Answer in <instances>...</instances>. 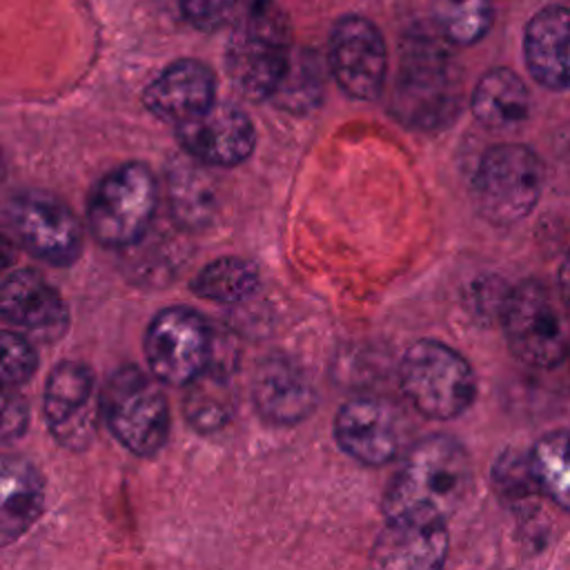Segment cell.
I'll return each mask as SVG.
<instances>
[{"label":"cell","instance_id":"cell-1","mask_svg":"<svg viewBox=\"0 0 570 570\" xmlns=\"http://www.w3.org/2000/svg\"><path fill=\"white\" fill-rule=\"evenodd\" d=\"M472 488L468 450L448 434L421 439L396 470L383 501L385 517L436 514L448 519Z\"/></svg>","mask_w":570,"mask_h":570},{"label":"cell","instance_id":"cell-2","mask_svg":"<svg viewBox=\"0 0 570 570\" xmlns=\"http://www.w3.org/2000/svg\"><path fill=\"white\" fill-rule=\"evenodd\" d=\"M289 20L272 0L254 4L236 20L225 65L238 91L252 100L272 98L292 67Z\"/></svg>","mask_w":570,"mask_h":570},{"label":"cell","instance_id":"cell-3","mask_svg":"<svg viewBox=\"0 0 570 570\" xmlns=\"http://www.w3.org/2000/svg\"><path fill=\"white\" fill-rule=\"evenodd\" d=\"M399 383L414 410L434 421H450L463 414L476 394L470 363L434 338L410 345L399 365Z\"/></svg>","mask_w":570,"mask_h":570},{"label":"cell","instance_id":"cell-4","mask_svg":"<svg viewBox=\"0 0 570 570\" xmlns=\"http://www.w3.org/2000/svg\"><path fill=\"white\" fill-rule=\"evenodd\" d=\"M570 309L539 281L519 283L503 303V330L512 354L530 367H554L570 345Z\"/></svg>","mask_w":570,"mask_h":570},{"label":"cell","instance_id":"cell-5","mask_svg":"<svg viewBox=\"0 0 570 570\" xmlns=\"http://www.w3.org/2000/svg\"><path fill=\"white\" fill-rule=\"evenodd\" d=\"M158 205V183L142 163L111 169L94 187L87 220L94 238L105 247H129L149 229Z\"/></svg>","mask_w":570,"mask_h":570},{"label":"cell","instance_id":"cell-6","mask_svg":"<svg viewBox=\"0 0 570 570\" xmlns=\"http://www.w3.org/2000/svg\"><path fill=\"white\" fill-rule=\"evenodd\" d=\"M111 434L138 456L156 454L169 434V403L156 376L136 365L118 367L100 394Z\"/></svg>","mask_w":570,"mask_h":570},{"label":"cell","instance_id":"cell-7","mask_svg":"<svg viewBox=\"0 0 570 570\" xmlns=\"http://www.w3.org/2000/svg\"><path fill=\"white\" fill-rule=\"evenodd\" d=\"M459 109V78L452 58L434 42H419L403 53L392 111L407 127L436 129Z\"/></svg>","mask_w":570,"mask_h":570},{"label":"cell","instance_id":"cell-8","mask_svg":"<svg viewBox=\"0 0 570 570\" xmlns=\"http://www.w3.org/2000/svg\"><path fill=\"white\" fill-rule=\"evenodd\" d=\"M543 187V165L525 145L490 147L474 171L472 198L483 218L512 225L537 205Z\"/></svg>","mask_w":570,"mask_h":570},{"label":"cell","instance_id":"cell-9","mask_svg":"<svg viewBox=\"0 0 570 570\" xmlns=\"http://www.w3.org/2000/svg\"><path fill=\"white\" fill-rule=\"evenodd\" d=\"M209 356L212 334L196 309L165 307L145 332V358L160 383L187 387L207 370Z\"/></svg>","mask_w":570,"mask_h":570},{"label":"cell","instance_id":"cell-10","mask_svg":"<svg viewBox=\"0 0 570 570\" xmlns=\"http://www.w3.org/2000/svg\"><path fill=\"white\" fill-rule=\"evenodd\" d=\"M18 243L38 261L69 267L82 252V227L56 194L27 189L13 194L7 207Z\"/></svg>","mask_w":570,"mask_h":570},{"label":"cell","instance_id":"cell-11","mask_svg":"<svg viewBox=\"0 0 570 570\" xmlns=\"http://www.w3.org/2000/svg\"><path fill=\"white\" fill-rule=\"evenodd\" d=\"M42 412L51 436L71 450L87 448L98 432L102 401L89 365L80 361L58 363L45 383Z\"/></svg>","mask_w":570,"mask_h":570},{"label":"cell","instance_id":"cell-12","mask_svg":"<svg viewBox=\"0 0 570 570\" xmlns=\"http://www.w3.org/2000/svg\"><path fill=\"white\" fill-rule=\"evenodd\" d=\"M330 69L350 98H376L387 73V49L379 27L363 16L341 18L330 36Z\"/></svg>","mask_w":570,"mask_h":570},{"label":"cell","instance_id":"cell-13","mask_svg":"<svg viewBox=\"0 0 570 570\" xmlns=\"http://www.w3.org/2000/svg\"><path fill=\"white\" fill-rule=\"evenodd\" d=\"M334 436L358 463L385 465L403 445V416L387 399L354 396L336 412Z\"/></svg>","mask_w":570,"mask_h":570},{"label":"cell","instance_id":"cell-14","mask_svg":"<svg viewBox=\"0 0 570 570\" xmlns=\"http://www.w3.org/2000/svg\"><path fill=\"white\" fill-rule=\"evenodd\" d=\"M176 138L185 154L203 165L234 167L247 160L254 151L256 131L240 107L214 102L200 116L178 125Z\"/></svg>","mask_w":570,"mask_h":570},{"label":"cell","instance_id":"cell-15","mask_svg":"<svg viewBox=\"0 0 570 570\" xmlns=\"http://www.w3.org/2000/svg\"><path fill=\"white\" fill-rule=\"evenodd\" d=\"M448 525L443 517H392L372 548V559L376 566L399 570L439 568L448 557Z\"/></svg>","mask_w":570,"mask_h":570},{"label":"cell","instance_id":"cell-16","mask_svg":"<svg viewBox=\"0 0 570 570\" xmlns=\"http://www.w3.org/2000/svg\"><path fill=\"white\" fill-rule=\"evenodd\" d=\"M0 309L7 323L45 341H58L69 325L62 296L33 269H13L4 278Z\"/></svg>","mask_w":570,"mask_h":570},{"label":"cell","instance_id":"cell-17","mask_svg":"<svg viewBox=\"0 0 570 570\" xmlns=\"http://www.w3.org/2000/svg\"><path fill=\"white\" fill-rule=\"evenodd\" d=\"M214 71L194 58L167 65L142 91L145 107L160 120L183 125L214 105Z\"/></svg>","mask_w":570,"mask_h":570},{"label":"cell","instance_id":"cell-18","mask_svg":"<svg viewBox=\"0 0 570 570\" xmlns=\"http://www.w3.org/2000/svg\"><path fill=\"white\" fill-rule=\"evenodd\" d=\"M252 394L261 416L274 425L301 423L314 412L318 401L307 374L281 354L261 361Z\"/></svg>","mask_w":570,"mask_h":570},{"label":"cell","instance_id":"cell-19","mask_svg":"<svg viewBox=\"0 0 570 570\" xmlns=\"http://www.w3.org/2000/svg\"><path fill=\"white\" fill-rule=\"evenodd\" d=\"M523 58L530 76L548 89L570 87V9H539L523 31Z\"/></svg>","mask_w":570,"mask_h":570},{"label":"cell","instance_id":"cell-20","mask_svg":"<svg viewBox=\"0 0 570 570\" xmlns=\"http://www.w3.org/2000/svg\"><path fill=\"white\" fill-rule=\"evenodd\" d=\"M2 501H0V541L9 546L22 537L40 517L45 483L38 468L20 456L2 461Z\"/></svg>","mask_w":570,"mask_h":570},{"label":"cell","instance_id":"cell-21","mask_svg":"<svg viewBox=\"0 0 570 570\" xmlns=\"http://www.w3.org/2000/svg\"><path fill=\"white\" fill-rule=\"evenodd\" d=\"M167 198L180 227L200 229L214 218L218 189L203 163L187 154V158H174L167 167Z\"/></svg>","mask_w":570,"mask_h":570},{"label":"cell","instance_id":"cell-22","mask_svg":"<svg viewBox=\"0 0 570 570\" xmlns=\"http://www.w3.org/2000/svg\"><path fill=\"white\" fill-rule=\"evenodd\" d=\"M474 118L488 129H512L528 118L530 94L523 80L505 67L481 76L470 100Z\"/></svg>","mask_w":570,"mask_h":570},{"label":"cell","instance_id":"cell-23","mask_svg":"<svg viewBox=\"0 0 570 570\" xmlns=\"http://www.w3.org/2000/svg\"><path fill=\"white\" fill-rule=\"evenodd\" d=\"M258 287V269L238 256H223L200 269L191 283V292L214 303H240Z\"/></svg>","mask_w":570,"mask_h":570},{"label":"cell","instance_id":"cell-24","mask_svg":"<svg viewBox=\"0 0 570 570\" xmlns=\"http://www.w3.org/2000/svg\"><path fill=\"white\" fill-rule=\"evenodd\" d=\"M183 414L198 432H216L232 416V394L225 374L207 370L187 385Z\"/></svg>","mask_w":570,"mask_h":570},{"label":"cell","instance_id":"cell-25","mask_svg":"<svg viewBox=\"0 0 570 570\" xmlns=\"http://www.w3.org/2000/svg\"><path fill=\"white\" fill-rule=\"evenodd\" d=\"M530 459L543 494L570 512V430L541 436Z\"/></svg>","mask_w":570,"mask_h":570},{"label":"cell","instance_id":"cell-26","mask_svg":"<svg viewBox=\"0 0 570 570\" xmlns=\"http://www.w3.org/2000/svg\"><path fill=\"white\" fill-rule=\"evenodd\" d=\"M434 18L445 40L474 45L492 24V7L490 0H436Z\"/></svg>","mask_w":570,"mask_h":570},{"label":"cell","instance_id":"cell-27","mask_svg":"<svg viewBox=\"0 0 570 570\" xmlns=\"http://www.w3.org/2000/svg\"><path fill=\"white\" fill-rule=\"evenodd\" d=\"M494 485L499 494L510 501V505L521 508H528V503H534L537 494H543L532 468V459L517 452H505L497 461Z\"/></svg>","mask_w":570,"mask_h":570},{"label":"cell","instance_id":"cell-28","mask_svg":"<svg viewBox=\"0 0 570 570\" xmlns=\"http://www.w3.org/2000/svg\"><path fill=\"white\" fill-rule=\"evenodd\" d=\"M38 367V356L33 345L20 334L2 332V383L4 387H18L27 383Z\"/></svg>","mask_w":570,"mask_h":570},{"label":"cell","instance_id":"cell-29","mask_svg":"<svg viewBox=\"0 0 570 570\" xmlns=\"http://www.w3.org/2000/svg\"><path fill=\"white\" fill-rule=\"evenodd\" d=\"M178 4L191 27L214 31L232 18L238 0H178Z\"/></svg>","mask_w":570,"mask_h":570},{"label":"cell","instance_id":"cell-30","mask_svg":"<svg viewBox=\"0 0 570 570\" xmlns=\"http://www.w3.org/2000/svg\"><path fill=\"white\" fill-rule=\"evenodd\" d=\"M4 414H2V439L9 443L18 436L24 434L27 430V421H29V412H27V403L20 394L13 392V387H4V401H2Z\"/></svg>","mask_w":570,"mask_h":570},{"label":"cell","instance_id":"cell-31","mask_svg":"<svg viewBox=\"0 0 570 570\" xmlns=\"http://www.w3.org/2000/svg\"><path fill=\"white\" fill-rule=\"evenodd\" d=\"M559 294L566 301L568 309H570V249L566 252L561 267H559Z\"/></svg>","mask_w":570,"mask_h":570}]
</instances>
